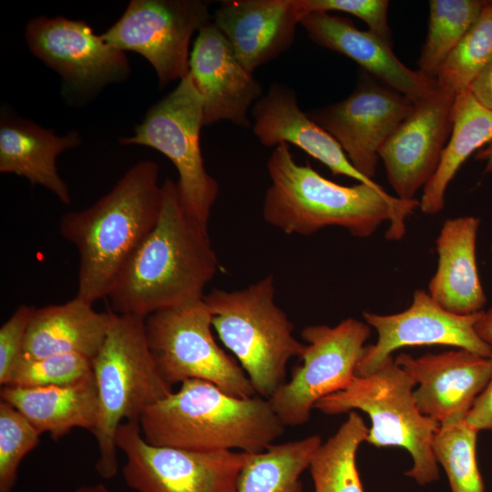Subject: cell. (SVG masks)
I'll list each match as a JSON object with an SVG mask.
<instances>
[{"label": "cell", "instance_id": "obj_1", "mask_svg": "<svg viewBox=\"0 0 492 492\" xmlns=\"http://www.w3.org/2000/svg\"><path fill=\"white\" fill-rule=\"evenodd\" d=\"M159 220L114 281L108 299L118 314L148 317L202 299L219 269L208 225L183 208L173 180L162 184Z\"/></svg>", "mask_w": 492, "mask_h": 492}, {"label": "cell", "instance_id": "obj_2", "mask_svg": "<svg viewBox=\"0 0 492 492\" xmlns=\"http://www.w3.org/2000/svg\"><path fill=\"white\" fill-rule=\"evenodd\" d=\"M288 145H277L267 162L271 184L262 206L267 223L286 234L311 235L338 226L367 238L389 221L386 238H403L405 219L419 207L417 200H400L382 186L337 184L309 164H298Z\"/></svg>", "mask_w": 492, "mask_h": 492}, {"label": "cell", "instance_id": "obj_3", "mask_svg": "<svg viewBox=\"0 0 492 492\" xmlns=\"http://www.w3.org/2000/svg\"><path fill=\"white\" fill-rule=\"evenodd\" d=\"M159 175L157 163L140 161L91 206L62 216L60 233L79 254L76 297L92 304L108 297L159 220L163 198Z\"/></svg>", "mask_w": 492, "mask_h": 492}, {"label": "cell", "instance_id": "obj_4", "mask_svg": "<svg viewBox=\"0 0 492 492\" xmlns=\"http://www.w3.org/2000/svg\"><path fill=\"white\" fill-rule=\"evenodd\" d=\"M138 424L154 446L250 454L265 450L285 428L268 399L236 397L200 379L182 382L178 391L147 407Z\"/></svg>", "mask_w": 492, "mask_h": 492}, {"label": "cell", "instance_id": "obj_5", "mask_svg": "<svg viewBox=\"0 0 492 492\" xmlns=\"http://www.w3.org/2000/svg\"><path fill=\"white\" fill-rule=\"evenodd\" d=\"M145 319L112 312L105 341L92 359L98 394V416L92 432L98 449L96 470L104 478L118 473L116 439L120 425L139 421L147 407L173 392L149 349Z\"/></svg>", "mask_w": 492, "mask_h": 492}, {"label": "cell", "instance_id": "obj_6", "mask_svg": "<svg viewBox=\"0 0 492 492\" xmlns=\"http://www.w3.org/2000/svg\"><path fill=\"white\" fill-rule=\"evenodd\" d=\"M212 327L235 355L256 394L268 399L286 383V366L305 343L275 302L272 275L237 291L215 289L203 296Z\"/></svg>", "mask_w": 492, "mask_h": 492}, {"label": "cell", "instance_id": "obj_7", "mask_svg": "<svg viewBox=\"0 0 492 492\" xmlns=\"http://www.w3.org/2000/svg\"><path fill=\"white\" fill-rule=\"evenodd\" d=\"M415 385L390 357L375 372L355 376L343 390L318 401L314 408L325 415L354 409L366 413L372 426L365 441L376 447L398 446L408 451L413 465L405 475L424 486L439 477L433 440L440 425L418 409Z\"/></svg>", "mask_w": 492, "mask_h": 492}, {"label": "cell", "instance_id": "obj_8", "mask_svg": "<svg viewBox=\"0 0 492 492\" xmlns=\"http://www.w3.org/2000/svg\"><path fill=\"white\" fill-rule=\"evenodd\" d=\"M145 328L156 364L171 386L200 379L236 397L255 395L242 367L217 344L203 298L151 313Z\"/></svg>", "mask_w": 492, "mask_h": 492}, {"label": "cell", "instance_id": "obj_9", "mask_svg": "<svg viewBox=\"0 0 492 492\" xmlns=\"http://www.w3.org/2000/svg\"><path fill=\"white\" fill-rule=\"evenodd\" d=\"M203 104L188 74L153 105L122 145L146 146L164 154L175 166L178 193L184 210L208 225L219 185L206 170L200 148Z\"/></svg>", "mask_w": 492, "mask_h": 492}, {"label": "cell", "instance_id": "obj_10", "mask_svg": "<svg viewBox=\"0 0 492 492\" xmlns=\"http://www.w3.org/2000/svg\"><path fill=\"white\" fill-rule=\"evenodd\" d=\"M370 333L366 323L354 318L335 326L309 325L302 331L306 343L302 364L268 398L285 426L307 423L318 401L352 383Z\"/></svg>", "mask_w": 492, "mask_h": 492}, {"label": "cell", "instance_id": "obj_11", "mask_svg": "<svg viewBox=\"0 0 492 492\" xmlns=\"http://www.w3.org/2000/svg\"><path fill=\"white\" fill-rule=\"evenodd\" d=\"M117 447L125 456L122 474L137 492H238L250 453L196 452L148 443L138 421L124 422Z\"/></svg>", "mask_w": 492, "mask_h": 492}, {"label": "cell", "instance_id": "obj_12", "mask_svg": "<svg viewBox=\"0 0 492 492\" xmlns=\"http://www.w3.org/2000/svg\"><path fill=\"white\" fill-rule=\"evenodd\" d=\"M209 6L202 0H131L101 36L121 51L142 56L165 87L188 76L190 43L195 32L212 21Z\"/></svg>", "mask_w": 492, "mask_h": 492}, {"label": "cell", "instance_id": "obj_13", "mask_svg": "<svg viewBox=\"0 0 492 492\" xmlns=\"http://www.w3.org/2000/svg\"><path fill=\"white\" fill-rule=\"evenodd\" d=\"M25 38L31 53L62 78L67 99H86L130 74L126 52L108 44L83 20L64 16L30 19Z\"/></svg>", "mask_w": 492, "mask_h": 492}, {"label": "cell", "instance_id": "obj_14", "mask_svg": "<svg viewBox=\"0 0 492 492\" xmlns=\"http://www.w3.org/2000/svg\"><path fill=\"white\" fill-rule=\"evenodd\" d=\"M482 312L469 315L450 313L424 290L414 292L410 306L403 312L385 315L364 312L365 323L377 333V340L364 347L356 376L375 372L395 351L408 346L447 345L491 357L492 347L476 331Z\"/></svg>", "mask_w": 492, "mask_h": 492}, {"label": "cell", "instance_id": "obj_15", "mask_svg": "<svg viewBox=\"0 0 492 492\" xmlns=\"http://www.w3.org/2000/svg\"><path fill=\"white\" fill-rule=\"evenodd\" d=\"M414 106L402 94L363 78L346 98L308 115L337 140L352 165L373 179L380 149Z\"/></svg>", "mask_w": 492, "mask_h": 492}, {"label": "cell", "instance_id": "obj_16", "mask_svg": "<svg viewBox=\"0 0 492 492\" xmlns=\"http://www.w3.org/2000/svg\"><path fill=\"white\" fill-rule=\"evenodd\" d=\"M456 96L437 84L432 94L415 104L380 149L379 158L398 199L415 200L436 172L451 135Z\"/></svg>", "mask_w": 492, "mask_h": 492}, {"label": "cell", "instance_id": "obj_17", "mask_svg": "<svg viewBox=\"0 0 492 492\" xmlns=\"http://www.w3.org/2000/svg\"><path fill=\"white\" fill-rule=\"evenodd\" d=\"M189 74L202 100L204 126L221 120L251 126L248 113L261 97L262 87L212 21L198 31Z\"/></svg>", "mask_w": 492, "mask_h": 492}, {"label": "cell", "instance_id": "obj_18", "mask_svg": "<svg viewBox=\"0 0 492 492\" xmlns=\"http://www.w3.org/2000/svg\"><path fill=\"white\" fill-rule=\"evenodd\" d=\"M395 360L417 385L420 412L439 425L465 418L492 374L491 357L465 349L417 358L400 354Z\"/></svg>", "mask_w": 492, "mask_h": 492}, {"label": "cell", "instance_id": "obj_19", "mask_svg": "<svg viewBox=\"0 0 492 492\" xmlns=\"http://www.w3.org/2000/svg\"><path fill=\"white\" fill-rule=\"evenodd\" d=\"M303 17L301 0H227L212 22L253 73L291 46Z\"/></svg>", "mask_w": 492, "mask_h": 492}, {"label": "cell", "instance_id": "obj_20", "mask_svg": "<svg viewBox=\"0 0 492 492\" xmlns=\"http://www.w3.org/2000/svg\"><path fill=\"white\" fill-rule=\"evenodd\" d=\"M300 25L312 41L348 56L415 104L437 87L436 79L404 65L394 53L391 42L369 30L358 29L348 18L329 13H311Z\"/></svg>", "mask_w": 492, "mask_h": 492}, {"label": "cell", "instance_id": "obj_21", "mask_svg": "<svg viewBox=\"0 0 492 492\" xmlns=\"http://www.w3.org/2000/svg\"><path fill=\"white\" fill-rule=\"evenodd\" d=\"M252 130L267 147L293 144L329 168L358 182L380 187L361 174L350 162L337 140L301 110L295 91L282 84H272L251 109Z\"/></svg>", "mask_w": 492, "mask_h": 492}, {"label": "cell", "instance_id": "obj_22", "mask_svg": "<svg viewBox=\"0 0 492 492\" xmlns=\"http://www.w3.org/2000/svg\"><path fill=\"white\" fill-rule=\"evenodd\" d=\"M478 226L479 220L474 216L448 219L436 239L438 262L428 294L456 314L480 313L487 301L476 257Z\"/></svg>", "mask_w": 492, "mask_h": 492}, {"label": "cell", "instance_id": "obj_23", "mask_svg": "<svg viewBox=\"0 0 492 492\" xmlns=\"http://www.w3.org/2000/svg\"><path fill=\"white\" fill-rule=\"evenodd\" d=\"M76 130L57 135L35 122L2 114L0 121V172L21 176L40 185L66 205L71 203L67 183L58 173L57 157L81 144Z\"/></svg>", "mask_w": 492, "mask_h": 492}, {"label": "cell", "instance_id": "obj_24", "mask_svg": "<svg viewBox=\"0 0 492 492\" xmlns=\"http://www.w3.org/2000/svg\"><path fill=\"white\" fill-rule=\"evenodd\" d=\"M111 318L110 309L97 312L76 296L64 303L33 307L21 358L77 354L92 360L105 341Z\"/></svg>", "mask_w": 492, "mask_h": 492}, {"label": "cell", "instance_id": "obj_25", "mask_svg": "<svg viewBox=\"0 0 492 492\" xmlns=\"http://www.w3.org/2000/svg\"><path fill=\"white\" fill-rule=\"evenodd\" d=\"M0 395L42 434L47 432L56 440L74 428L93 432L97 425L98 394L93 374L63 385H5Z\"/></svg>", "mask_w": 492, "mask_h": 492}, {"label": "cell", "instance_id": "obj_26", "mask_svg": "<svg viewBox=\"0 0 492 492\" xmlns=\"http://www.w3.org/2000/svg\"><path fill=\"white\" fill-rule=\"evenodd\" d=\"M452 131L438 167L423 189L419 208L425 214L443 210L448 184L467 158L492 141V111L468 89L456 94L452 109Z\"/></svg>", "mask_w": 492, "mask_h": 492}, {"label": "cell", "instance_id": "obj_27", "mask_svg": "<svg viewBox=\"0 0 492 492\" xmlns=\"http://www.w3.org/2000/svg\"><path fill=\"white\" fill-rule=\"evenodd\" d=\"M369 428L351 411L336 433L322 443L309 466L315 492H364L356 465Z\"/></svg>", "mask_w": 492, "mask_h": 492}, {"label": "cell", "instance_id": "obj_28", "mask_svg": "<svg viewBox=\"0 0 492 492\" xmlns=\"http://www.w3.org/2000/svg\"><path fill=\"white\" fill-rule=\"evenodd\" d=\"M484 0H431L428 31L418 59V71L436 78L447 56L460 43L483 7Z\"/></svg>", "mask_w": 492, "mask_h": 492}, {"label": "cell", "instance_id": "obj_29", "mask_svg": "<svg viewBox=\"0 0 492 492\" xmlns=\"http://www.w3.org/2000/svg\"><path fill=\"white\" fill-rule=\"evenodd\" d=\"M477 431L465 418L441 424L433 440V452L446 471L451 492H485L477 461Z\"/></svg>", "mask_w": 492, "mask_h": 492}, {"label": "cell", "instance_id": "obj_30", "mask_svg": "<svg viewBox=\"0 0 492 492\" xmlns=\"http://www.w3.org/2000/svg\"><path fill=\"white\" fill-rule=\"evenodd\" d=\"M492 62V1L440 67L436 81L456 94L467 89L474 78Z\"/></svg>", "mask_w": 492, "mask_h": 492}, {"label": "cell", "instance_id": "obj_31", "mask_svg": "<svg viewBox=\"0 0 492 492\" xmlns=\"http://www.w3.org/2000/svg\"><path fill=\"white\" fill-rule=\"evenodd\" d=\"M41 434L14 406L0 401V492H13L21 461L39 444Z\"/></svg>", "mask_w": 492, "mask_h": 492}, {"label": "cell", "instance_id": "obj_32", "mask_svg": "<svg viewBox=\"0 0 492 492\" xmlns=\"http://www.w3.org/2000/svg\"><path fill=\"white\" fill-rule=\"evenodd\" d=\"M92 374V360L77 354H55L36 359L21 358L7 385H63L80 381Z\"/></svg>", "mask_w": 492, "mask_h": 492}, {"label": "cell", "instance_id": "obj_33", "mask_svg": "<svg viewBox=\"0 0 492 492\" xmlns=\"http://www.w3.org/2000/svg\"><path fill=\"white\" fill-rule=\"evenodd\" d=\"M304 16L311 13L338 11L363 20L369 31L390 42L387 0H301Z\"/></svg>", "mask_w": 492, "mask_h": 492}, {"label": "cell", "instance_id": "obj_34", "mask_svg": "<svg viewBox=\"0 0 492 492\" xmlns=\"http://www.w3.org/2000/svg\"><path fill=\"white\" fill-rule=\"evenodd\" d=\"M33 307L21 304L0 328V384L5 386L22 357Z\"/></svg>", "mask_w": 492, "mask_h": 492}, {"label": "cell", "instance_id": "obj_35", "mask_svg": "<svg viewBox=\"0 0 492 492\" xmlns=\"http://www.w3.org/2000/svg\"><path fill=\"white\" fill-rule=\"evenodd\" d=\"M465 421L477 432L492 431V374L487 384L466 415Z\"/></svg>", "mask_w": 492, "mask_h": 492}, {"label": "cell", "instance_id": "obj_36", "mask_svg": "<svg viewBox=\"0 0 492 492\" xmlns=\"http://www.w3.org/2000/svg\"><path fill=\"white\" fill-rule=\"evenodd\" d=\"M467 89L482 106L492 111V62L474 78Z\"/></svg>", "mask_w": 492, "mask_h": 492}, {"label": "cell", "instance_id": "obj_37", "mask_svg": "<svg viewBox=\"0 0 492 492\" xmlns=\"http://www.w3.org/2000/svg\"><path fill=\"white\" fill-rule=\"evenodd\" d=\"M476 331L478 336L492 347V307L481 313L476 323Z\"/></svg>", "mask_w": 492, "mask_h": 492}, {"label": "cell", "instance_id": "obj_38", "mask_svg": "<svg viewBox=\"0 0 492 492\" xmlns=\"http://www.w3.org/2000/svg\"><path fill=\"white\" fill-rule=\"evenodd\" d=\"M476 158L487 162L486 172H492V141L485 149L478 150Z\"/></svg>", "mask_w": 492, "mask_h": 492}, {"label": "cell", "instance_id": "obj_39", "mask_svg": "<svg viewBox=\"0 0 492 492\" xmlns=\"http://www.w3.org/2000/svg\"><path fill=\"white\" fill-rule=\"evenodd\" d=\"M76 492H110L103 484H97L94 486H82L78 487Z\"/></svg>", "mask_w": 492, "mask_h": 492}]
</instances>
